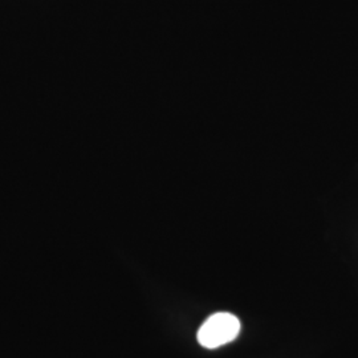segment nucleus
<instances>
[{"label": "nucleus", "mask_w": 358, "mask_h": 358, "mask_svg": "<svg viewBox=\"0 0 358 358\" xmlns=\"http://www.w3.org/2000/svg\"><path fill=\"white\" fill-rule=\"evenodd\" d=\"M239 332V319L229 312H219L211 315L201 325L196 334V340L199 345L206 349H217L219 346L232 343L238 337Z\"/></svg>", "instance_id": "1"}]
</instances>
